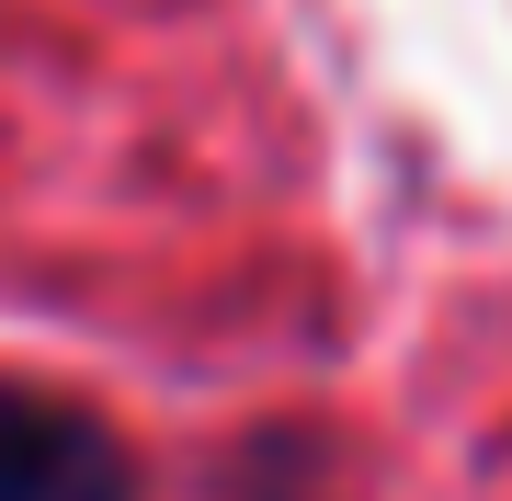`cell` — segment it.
I'll use <instances>...</instances> for the list:
<instances>
[{"label":"cell","mask_w":512,"mask_h":501,"mask_svg":"<svg viewBox=\"0 0 512 501\" xmlns=\"http://www.w3.org/2000/svg\"><path fill=\"white\" fill-rule=\"evenodd\" d=\"M0 501H137V467L80 399L0 376Z\"/></svg>","instance_id":"obj_1"}]
</instances>
